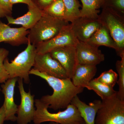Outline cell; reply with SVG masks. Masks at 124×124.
I'll return each mask as SVG.
<instances>
[{"instance_id": "cell-22", "label": "cell", "mask_w": 124, "mask_h": 124, "mask_svg": "<svg viewBox=\"0 0 124 124\" xmlns=\"http://www.w3.org/2000/svg\"><path fill=\"white\" fill-rule=\"evenodd\" d=\"M66 9V20L72 22L80 17L81 5L78 0H62Z\"/></svg>"}, {"instance_id": "cell-27", "label": "cell", "mask_w": 124, "mask_h": 124, "mask_svg": "<svg viewBox=\"0 0 124 124\" xmlns=\"http://www.w3.org/2000/svg\"><path fill=\"white\" fill-rule=\"evenodd\" d=\"M54 0H32V2L38 8L43 11Z\"/></svg>"}, {"instance_id": "cell-33", "label": "cell", "mask_w": 124, "mask_h": 124, "mask_svg": "<svg viewBox=\"0 0 124 124\" xmlns=\"http://www.w3.org/2000/svg\"><path fill=\"white\" fill-rule=\"evenodd\" d=\"M1 91V89L0 88V92Z\"/></svg>"}, {"instance_id": "cell-24", "label": "cell", "mask_w": 124, "mask_h": 124, "mask_svg": "<svg viewBox=\"0 0 124 124\" xmlns=\"http://www.w3.org/2000/svg\"><path fill=\"white\" fill-rule=\"evenodd\" d=\"M118 78V74L111 69L102 72L98 77L95 79L99 82L113 88Z\"/></svg>"}, {"instance_id": "cell-23", "label": "cell", "mask_w": 124, "mask_h": 124, "mask_svg": "<svg viewBox=\"0 0 124 124\" xmlns=\"http://www.w3.org/2000/svg\"><path fill=\"white\" fill-rule=\"evenodd\" d=\"M116 68L119 77L116 83L119 89L116 94L120 99L124 100V57L121 58V60L116 62Z\"/></svg>"}, {"instance_id": "cell-19", "label": "cell", "mask_w": 124, "mask_h": 124, "mask_svg": "<svg viewBox=\"0 0 124 124\" xmlns=\"http://www.w3.org/2000/svg\"><path fill=\"white\" fill-rule=\"evenodd\" d=\"M82 8L80 10V17L97 19L101 8L102 0H80Z\"/></svg>"}, {"instance_id": "cell-16", "label": "cell", "mask_w": 124, "mask_h": 124, "mask_svg": "<svg viewBox=\"0 0 124 124\" xmlns=\"http://www.w3.org/2000/svg\"><path fill=\"white\" fill-rule=\"evenodd\" d=\"M70 104L77 108L85 124H95L97 112L101 105V101L95 100L86 104L76 95L73 98Z\"/></svg>"}, {"instance_id": "cell-1", "label": "cell", "mask_w": 124, "mask_h": 124, "mask_svg": "<svg viewBox=\"0 0 124 124\" xmlns=\"http://www.w3.org/2000/svg\"><path fill=\"white\" fill-rule=\"evenodd\" d=\"M29 74L44 79L53 89L52 95L42 96L40 100L48 108L54 110L66 108L73 98L82 93L84 88L74 85L70 78L59 79L40 72L33 68L29 71Z\"/></svg>"}, {"instance_id": "cell-8", "label": "cell", "mask_w": 124, "mask_h": 124, "mask_svg": "<svg viewBox=\"0 0 124 124\" xmlns=\"http://www.w3.org/2000/svg\"><path fill=\"white\" fill-rule=\"evenodd\" d=\"M23 81V79L18 78V87L21 101L20 105L18 106L16 121L18 124H28L33 121L35 112V95H32L30 91L28 93L25 91Z\"/></svg>"}, {"instance_id": "cell-32", "label": "cell", "mask_w": 124, "mask_h": 124, "mask_svg": "<svg viewBox=\"0 0 124 124\" xmlns=\"http://www.w3.org/2000/svg\"><path fill=\"white\" fill-rule=\"evenodd\" d=\"M49 124H58V123H56V122H50ZM85 124V121H84L83 122H79V123H77V124Z\"/></svg>"}, {"instance_id": "cell-2", "label": "cell", "mask_w": 124, "mask_h": 124, "mask_svg": "<svg viewBox=\"0 0 124 124\" xmlns=\"http://www.w3.org/2000/svg\"><path fill=\"white\" fill-rule=\"evenodd\" d=\"M36 110L33 121L35 124L46 122H53L60 124H75L84 121L77 108L73 104H69L66 110L57 113H51L48 110V107L40 99L35 101Z\"/></svg>"}, {"instance_id": "cell-14", "label": "cell", "mask_w": 124, "mask_h": 124, "mask_svg": "<svg viewBox=\"0 0 124 124\" xmlns=\"http://www.w3.org/2000/svg\"><path fill=\"white\" fill-rule=\"evenodd\" d=\"M29 31L22 27L14 28L0 21V43L4 42L14 46L28 44Z\"/></svg>"}, {"instance_id": "cell-10", "label": "cell", "mask_w": 124, "mask_h": 124, "mask_svg": "<svg viewBox=\"0 0 124 124\" xmlns=\"http://www.w3.org/2000/svg\"><path fill=\"white\" fill-rule=\"evenodd\" d=\"M72 30L79 41L85 42L102 24L98 19L79 17L71 23Z\"/></svg>"}, {"instance_id": "cell-29", "label": "cell", "mask_w": 124, "mask_h": 124, "mask_svg": "<svg viewBox=\"0 0 124 124\" xmlns=\"http://www.w3.org/2000/svg\"><path fill=\"white\" fill-rule=\"evenodd\" d=\"M11 4L13 5L18 3H23L28 5L32 2V0H10Z\"/></svg>"}, {"instance_id": "cell-11", "label": "cell", "mask_w": 124, "mask_h": 124, "mask_svg": "<svg viewBox=\"0 0 124 124\" xmlns=\"http://www.w3.org/2000/svg\"><path fill=\"white\" fill-rule=\"evenodd\" d=\"M51 57L62 65L69 78H71L78 63L76 46H69L55 49L50 52Z\"/></svg>"}, {"instance_id": "cell-25", "label": "cell", "mask_w": 124, "mask_h": 124, "mask_svg": "<svg viewBox=\"0 0 124 124\" xmlns=\"http://www.w3.org/2000/svg\"><path fill=\"white\" fill-rule=\"evenodd\" d=\"M9 51L4 48H0V84H3L9 78L4 66V61L9 55Z\"/></svg>"}, {"instance_id": "cell-31", "label": "cell", "mask_w": 124, "mask_h": 124, "mask_svg": "<svg viewBox=\"0 0 124 124\" xmlns=\"http://www.w3.org/2000/svg\"><path fill=\"white\" fill-rule=\"evenodd\" d=\"M7 16H9L6 11H5L0 6V20L1 18L6 17Z\"/></svg>"}, {"instance_id": "cell-20", "label": "cell", "mask_w": 124, "mask_h": 124, "mask_svg": "<svg viewBox=\"0 0 124 124\" xmlns=\"http://www.w3.org/2000/svg\"><path fill=\"white\" fill-rule=\"evenodd\" d=\"M89 90L94 91L101 99L102 100L116 95L117 91L113 87L104 85L94 79L91 80L86 87Z\"/></svg>"}, {"instance_id": "cell-17", "label": "cell", "mask_w": 124, "mask_h": 124, "mask_svg": "<svg viewBox=\"0 0 124 124\" xmlns=\"http://www.w3.org/2000/svg\"><path fill=\"white\" fill-rule=\"evenodd\" d=\"M97 71L96 66L78 64L71 79L76 86L85 88L95 76Z\"/></svg>"}, {"instance_id": "cell-3", "label": "cell", "mask_w": 124, "mask_h": 124, "mask_svg": "<svg viewBox=\"0 0 124 124\" xmlns=\"http://www.w3.org/2000/svg\"><path fill=\"white\" fill-rule=\"evenodd\" d=\"M36 54V46L29 41L26 48L18 54L13 60L9 62L7 58H6L4 66L9 78H21L24 83L29 84V72L33 67Z\"/></svg>"}, {"instance_id": "cell-4", "label": "cell", "mask_w": 124, "mask_h": 124, "mask_svg": "<svg viewBox=\"0 0 124 124\" xmlns=\"http://www.w3.org/2000/svg\"><path fill=\"white\" fill-rule=\"evenodd\" d=\"M69 24L65 20L54 17L43 12L39 20L29 29L28 38L31 44L36 46L53 38Z\"/></svg>"}, {"instance_id": "cell-26", "label": "cell", "mask_w": 124, "mask_h": 124, "mask_svg": "<svg viewBox=\"0 0 124 124\" xmlns=\"http://www.w3.org/2000/svg\"><path fill=\"white\" fill-rule=\"evenodd\" d=\"M108 7L124 16V0H102L101 8Z\"/></svg>"}, {"instance_id": "cell-5", "label": "cell", "mask_w": 124, "mask_h": 124, "mask_svg": "<svg viewBox=\"0 0 124 124\" xmlns=\"http://www.w3.org/2000/svg\"><path fill=\"white\" fill-rule=\"evenodd\" d=\"M102 8L98 19L116 43L119 50V56L124 57V16L108 7Z\"/></svg>"}, {"instance_id": "cell-15", "label": "cell", "mask_w": 124, "mask_h": 124, "mask_svg": "<svg viewBox=\"0 0 124 124\" xmlns=\"http://www.w3.org/2000/svg\"><path fill=\"white\" fill-rule=\"evenodd\" d=\"M28 11L21 17L14 18L11 16H7L6 17L8 24L21 25L27 30L31 28L41 17L43 11L32 2L28 5Z\"/></svg>"}, {"instance_id": "cell-13", "label": "cell", "mask_w": 124, "mask_h": 124, "mask_svg": "<svg viewBox=\"0 0 124 124\" xmlns=\"http://www.w3.org/2000/svg\"><path fill=\"white\" fill-rule=\"evenodd\" d=\"M18 78H9L1 85V91L4 95L3 106L4 108L5 121L15 122L17 120L16 114L17 111L18 106L14 99L15 88Z\"/></svg>"}, {"instance_id": "cell-7", "label": "cell", "mask_w": 124, "mask_h": 124, "mask_svg": "<svg viewBox=\"0 0 124 124\" xmlns=\"http://www.w3.org/2000/svg\"><path fill=\"white\" fill-rule=\"evenodd\" d=\"M78 41L69 23L64 26L60 32L53 38L37 45L36 46L37 54H42L50 53L55 49L65 46H76Z\"/></svg>"}, {"instance_id": "cell-21", "label": "cell", "mask_w": 124, "mask_h": 124, "mask_svg": "<svg viewBox=\"0 0 124 124\" xmlns=\"http://www.w3.org/2000/svg\"><path fill=\"white\" fill-rule=\"evenodd\" d=\"M42 11L54 17L66 21V7L62 0H54Z\"/></svg>"}, {"instance_id": "cell-28", "label": "cell", "mask_w": 124, "mask_h": 124, "mask_svg": "<svg viewBox=\"0 0 124 124\" xmlns=\"http://www.w3.org/2000/svg\"><path fill=\"white\" fill-rule=\"evenodd\" d=\"M0 6L7 12L9 16H11L13 5L10 0H0Z\"/></svg>"}, {"instance_id": "cell-6", "label": "cell", "mask_w": 124, "mask_h": 124, "mask_svg": "<svg viewBox=\"0 0 124 124\" xmlns=\"http://www.w3.org/2000/svg\"><path fill=\"white\" fill-rule=\"evenodd\" d=\"M116 94L102 100L95 124H124V100Z\"/></svg>"}, {"instance_id": "cell-18", "label": "cell", "mask_w": 124, "mask_h": 124, "mask_svg": "<svg viewBox=\"0 0 124 124\" xmlns=\"http://www.w3.org/2000/svg\"><path fill=\"white\" fill-rule=\"evenodd\" d=\"M85 42L98 48L103 46L112 48L116 50L117 55H119V50L116 43L107 29L102 25Z\"/></svg>"}, {"instance_id": "cell-9", "label": "cell", "mask_w": 124, "mask_h": 124, "mask_svg": "<svg viewBox=\"0 0 124 124\" xmlns=\"http://www.w3.org/2000/svg\"><path fill=\"white\" fill-rule=\"evenodd\" d=\"M33 69L39 72L59 79L69 78L66 71L57 60L51 57L49 53L37 54Z\"/></svg>"}, {"instance_id": "cell-12", "label": "cell", "mask_w": 124, "mask_h": 124, "mask_svg": "<svg viewBox=\"0 0 124 124\" xmlns=\"http://www.w3.org/2000/svg\"><path fill=\"white\" fill-rule=\"evenodd\" d=\"M78 63L97 66L104 60V55L98 47L78 41L76 46Z\"/></svg>"}, {"instance_id": "cell-30", "label": "cell", "mask_w": 124, "mask_h": 124, "mask_svg": "<svg viewBox=\"0 0 124 124\" xmlns=\"http://www.w3.org/2000/svg\"><path fill=\"white\" fill-rule=\"evenodd\" d=\"M5 121L4 108L3 106L0 108V124H4Z\"/></svg>"}]
</instances>
